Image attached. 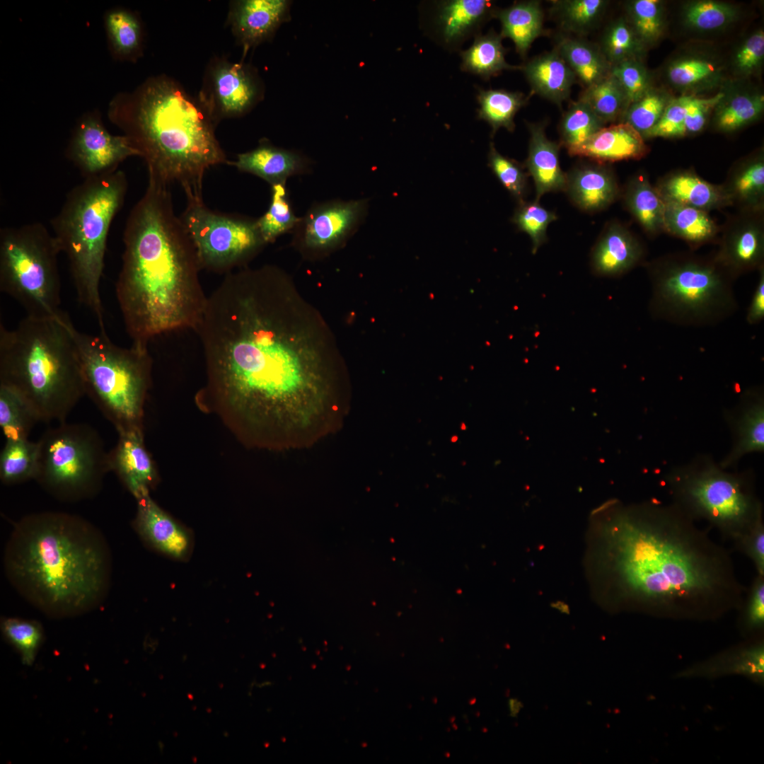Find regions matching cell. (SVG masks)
Masks as SVG:
<instances>
[{"instance_id":"6da1fadb","label":"cell","mask_w":764,"mask_h":764,"mask_svg":"<svg viewBox=\"0 0 764 764\" xmlns=\"http://www.w3.org/2000/svg\"><path fill=\"white\" fill-rule=\"evenodd\" d=\"M195 331L207 374L196 400L242 442L299 447L333 424L344 362L328 323L284 270L266 265L225 274Z\"/></svg>"},{"instance_id":"7a4b0ae2","label":"cell","mask_w":764,"mask_h":764,"mask_svg":"<svg viewBox=\"0 0 764 764\" xmlns=\"http://www.w3.org/2000/svg\"><path fill=\"white\" fill-rule=\"evenodd\" d=\"M606 599L652 615L706 618L741 607L730 552L672 502L611 503L598 525Z\"/></svg>"},{"instance_id":"3957f363","label":"cell","mask_w":764,"mask_h":764,"mask_svg":"<svg viewBox=\"0 0 764 764\" xmlns=\"http://www.w3.org/2000/svg\"><path fill=\"white\" fill-rule=\"evenodd\" d=\"M115 291L133 343L174 330H196L208 296L187 232L174 211L169 187L149 181L123 233Z\"/></svg>"},{"instance_id":"277c9868","label":"cell","mask_w":764,"mask_h":764,"mask_svg":"<svg viewBox=\"0 0 764 764\" xmlns=\"http://www.w3.org/2000/svg\"><path fill=\"white\" fill-rule=\"evenodd\" d=\"M16 591L48 616H77L98 607L110 589L112 555L103 534L86 519L43 511L15 524L3 558Z\"/></svg>"},{"instance_id":"5b68a950","label":"cell","mask_w":764,"mask_h":764,"mask_svg":"<svg viewBox=\"0 0 764 764\" xmlns=\"http://www.w3.org/2000/svg\"><path fill=\"white\" fill-rule=\"evenodd\" d=\"M108 118L144 161L149 180L178 183L187 199L202 198L210 168L227 163L216 125L197 97L165 74L147 78L134 90L116 93Z\"/></svg>"},{"instance_id":"8992f818","label":"cell","mask_w":764,"mask_h":764,"mask_svg":"<svg viewBox=\"0 0 764 764\" xmlns=\"http://www.w3.org/2000/svg\"><path fill=\"white\" fill-rule=\"evenodd\" d=\"M69 322L62 312L26 316L11 330L0 325V383L18 392L40 422H65L86 395Z\"/></svg>"},{"instance_id":"52a82bcc","label":"cell","mask_w":764,"mask_h":764,"mask_svg":"<svg viewBox=\"0 0 764 764\" xmlns=\"http://www.w3.org/2000/svg\"><path fill=\"white\" fill-rule=\"evenodd\" d=\"M125 173L117 170L83 179L66 195L51 219L53 235L67 257L79 301L96 317L105 332L100 284L112 222L123 206L127 191Z\"/></svg>"},{"instance_id":"ba28073f","label":"cell","mask_w":764,"mask_h":764,"mask_svg":"<svg viewBox=\"0 0 764 764\" xmlns=\"http://www.w3.org/2000/svg\"><path fill=\"white\" fill-rule=\"evenodd\" d=\"M69 328L80 359L86 394L118 433L141 429L151 382L152 360L147 345H115L105 332L91 335Z\"/></svg>"},{"instance_id":"9c48e42d","label":"cell","mask_w":764,"mask_h":764,"mask_svg":"<svg viewBox=\"0 0 764 764\" xmlns=\"http://www.w3.org/2000/svg\"><path fill=\"white\" fill-rule=\"evenodd\" d=\"M648 309L657 320L688 327L712 326L732 316L739 304L734 278L713 258L669 256L649 266Z\"/></svg>"},{"instance_id":"30bf717a","label":"cell","mask_w":764,"mask_h":764,"mask_svg":"<svg viewBox=\"0 0 764 764\" xmlns=\"http://www.w3.org/2000/svg\"><path fill=\"white\" fill-rule=\"evenodd\" d=\"M724 470L703 457L672 470L666 482L674 504L735 545L763 520V505L748 477Z\"/></svg>"},{"instance_id":"8fae6325","label":"cell","mask_w":764,"mask_h":764,"mask_svg":"<svg viewBox=\"0 0 764 764\" xmlns=\"http://www.w3.org/2000/svg\"><path fill=\"white\" fill-rule=\"evenodd\" d=\"M61 253L51 232L40 222L0 230V290L17 301L27 316L55 318L59 309Z\"/></svg>"},{"instance_id":"7c38bea8","label":"cell","mask_w":764,"mask_h":764,"mask_svg":"<svg viewBox=\"0 0 764 764\" xmlns=\"http://www.w3.org/2000/svg\"><path fill=\"white\" fill-rule=\"evenodd\" d=\"M37 444L34 480L48 494L60 501L77 502L100 492L110 471L108 452L92 427L60 422L47 429Z\"/></svg>"},{"instance_id":"4fadbf2b","label":"cell","mask_w":764,"mask_h":764,"mask_svg":"<svg viewBox=\"0 0 764 764\" xmlns=\"http://www.w3.org/2000/svg\"><path fill=\"white\" fill-rule=\"evenodd\" d=\"M180 218L202 270L226 274L245 267L266 244L257 219L212 210L202 198L187 199Z\"/></svg>"},{"instance_id":"5bb4252c","label":"cell","mask_w":764,"mask_h":764,"mask_svg":"<svg viewBox=\"0 0 764 764\" xmlns=\"http://www.w3.org/2000/svg\"><path fill=\"white\" fill-rule=\"evenodd\" d=\"M261 93L259 79L252 67L214 57L206 67L197 97L217 125L223 120L247 113Z\"/></svg>"},{"instance_id":"9a60e30c","label":"cell","mask_w":764,"mask_h":764,"mask_svg":"<svg viewBox=\"0 0 764 764\" xmlns=\"http://www.w3.org/2000/svg\"><path fill=\"white\" fill-rule=\"evenodd\" d=\"M66 158L84 179L100 177L118 169L127 158L139 156L125 135L111 134L98 109L79 117L65 149Z\"/></svg>"},{"instance_id":"2e32d148","label":"cell","mask_w":764,"mask_h":764,"mask_svg":"<svg viewBox=\"0 0 764 764\" xmlns=\"http://www.w3.org/2000/svg\"><path fill=\"white\" fill-rule=\"evenodd\" d=\"M368 209L366 199H333L313 204L293 231L303 252L323 254L342 245L359 228Z\"/></svg>"},{"instance_id":"e0dca14e","label":"cell","mask_w":764,"mask_h":764,"mask_svg":"<svg viewBox=\"0 0 764 764\" xmlns=\"http://www.w3.org/2000/svg\"><path fill=\"white\" fill-rule=\"evenodd\" d=\"M288 1L239 0L231 1L227 23L236 42L248 50L269 40L287 19Z\"/></svg>"},{"instance_id":"ac0fdd59","label":"cell","mask_w":764,"mask_h":764,"mask_svg":"<svg viewBox=\"0 0 764 764\" xmlns=\"http://www.w3.org/2000/svg\"><path fill=\"white\" fill-rule=\"evenodd\" d=\"M113 471L137 499L149 494L157 480L156 470L145 448L142 431L133 429L119 433L116 446L108 452Z\"/></svg>"},{"instance_id":"d6986e66","label":"cell","mask_w":764,"mask_h":764,"mask_svg":"<svg viewBox=\"0 0 764 764\" xmlns=\"http://www.w3.org/2000/svg\"><path fill=\"white\" fill-rule=\"evenodd\" d=\"M493 4L488 0H448L437 3L433 17L438 41L447 48H456L465 40L477 35L480 27L494 16Z\"/></svg>"},{"instance_id":"ffe728a7","label":"cell","mask_w":764,"mask_h":764,"mask_svg":"<svg viewBox=\"0 0 764 764\" xmlns=\"http://www.w3.org/2000/svg\"><path fill=\"white\" fill-rule=\"evenodd\" d=\"M134 526L141 538L155 550L174 558L190 552V534L146 495L137 499Z\"/></svg>"},{"instance_id":"44dd1931","label":"cell","mask_w":764,"mask_h":764,"mask_svg":"<svg viewBox=\"0 0 764 764\" xmlns=\"http://www.w3.org/2000/svg\"><path fill=\"white\" fill-rule=\"evenodd\" d=\"M736 414L731 416L734 444L729 454L719 464L726 469L735 465L747 453L764 450V397L761 388L746 390Z\"/></svg>"},{"instance_id":"7402d4cb","label":"cell","mask_w":764,"mask_h":764,"mask_svg":"<svg viewBox=\"0 0 764 764\" xmlns=\"http://www.w3.org/2000/svg\"><path fill=\"white\" fill-rule=\"evenodd\" d=\"M231 164L241 172L263 179L271 186L286 185L289 178L309 170V163L304 157L265 141L253 150L238 154Z\"/></svg>"},{"instance_id":"603a6c76","label":"cell","mask_w":764,"mask_h":764,"mask_svg":"<svg viewBox=\"0 0 764 764\" xmlns=\"http://www.w3.org/2000/svg\"><path fill=\"white\" fill-rule=\"evenodd\" d=\"M644 257L640 243L623 226L610 225L591 252L594 272L601 277H618L637 265Z\"/></svg>"},{"instance_id":"cb8c5ba5","label":"cell","mask_w":764,"mask_h":764,"mask_svg":"<svg viewBox=\"0 0 764 764\" xmlns=\"http://www.w3.org/2000/svg\"><path fill=\"white\" fill-rule=\"evenodd\" d=\"M647 151L643 137L630 125L622 122L602 127L585 143L568 153L603 163L639 159Z\"/></svg>"},{"instance_id":"d4e9b609","label":"cell","mask_w":764,"mask_h":764,"mask_svg":"<svg viewBox=\"0 0 764 764\" xmlns=\"http://www.w3.org/2000/svg\"><path fill=\"white\" fill-rule=\"evenodd\" d=\"M573 203L586 212L607 207L618 195L613 174L601 166L586 165L566 174L565 190Z\"/></svg>"},{"instance_id":"484cf974","label":"cell","mask_w":764,"mask_h":764,"mask_svg":"<svg viewBox=\"0 0 764 764\" xmlns=\"http://www.w3.org/2000/svg\"><path fill=\"white\" fill-rule=\"evenodd\" d=\"M528 128L531 137L526 164L535 183L538 201L547 192L565 190L566 174L560 166L559 145L547 137L544 127L529 124Z\"/></svg>"},{"instance_id":"4316f807","label":"cell","mask_w":764,"mask_h":764,"mask_svg":"<svg viewBox=\"0 0 764 764\" xmlns=\"http://www.w3.org/2000/svg\"><path fill=\"white\" fill-rule=\"evenodd\" d=\"M103 25L111 57L120 62H137L144 54V29L139 15L127 8L105 11Z\"/></svg>"},{"instance_id":"83f0119b","label":"cell","mask_w":764,"mask_h":764,"mask_svg":"<svg viewBox=\"0 0 764 764\" xmlns=\"http://www.w3.org/2000/svg\"><path fill=\"white\" fill-rule=\"evenodd\" d=\"M764 240L761 229L743 224L731 231L714 257L734 279L738 275L763 267Z\"/></svg>"},{"instance_id":"f1b7e54d","label":"cell","mask_w":764,"mask_h":764,"mask_svg":"<svg viewBox=\"0 0 764 764\" xmlns=\"http://www.w3.org/2000/svg\"><path fill=\"white\" fill-rule=\"evenodd\" d=\"M522 70L535 93L558 105L569 97L576 79L557 50L533 59Z\"/></svg>"},{"instance_id":"f546056e","label":"cell","mask_w":764,"mask_h":764,"mask_svg":"<svg viewBox=\"0 0 764 764\" xmlns=\"http://www.w3.org/2000/svg\"><path fill=\"white\" fill-rule=\"evenodd\" d=\"M501 23L502 37L510 38L517 52L524 57L543 30V13L539 2L520 1L511 6L495 10Z\"/></svg>"},{"instance_id":"4dcf8cb0","label":"cell","mask_w":764,"mask_h":764,"mask_svg":"<svg viewBox=\"0 0 764 764\" xmlns=\"http://www.w3.org/2000/svg\"><path fill=\"white\" fill-rule=\"evenodd\" d=\"M659 192L664 200L704 211L727 202V195L721 189L689 173L671 175L664 181Z\"/></svg>"},{"instance_id":"1f68e13d","label":"cell","mask_w":764,"mask_h":764,"mask_svg":"<svg viewBox=\"0 0 764 764\" xmlns=\"http://www.w3.org/2000/svg\"><path fill=\"white\" fill-rule=\"evenodd\" d=\"M502 39V36L493 30L475 36L470 47L461 52V70L487 79L505 69H520L506 62V50Z\"/></svg>"},{"instance_id":"d6a6232c","label":"cell","mask_w":764,"mask_h":764,"mask_svg":"<svg viewBox=\"0 0 764 764\" xmlns=\"http://www.w3.org/2000/svg\"><path fill=\"white\" fill-rule=\"evenodd\" d=\"M556 50L586 88L610 73V64L601 50L588 42L562 38Z\"/></svg>"},{"instance_id":"836d02e7","label":"cell","mask_w":764,"mask_h":764,"mask_svg":"<svg viewBox=\"0 0 764 764\" xmlns=\"http://www.w3.org/2000/svg\"><path fill=\"white\" fill-rule=\"evenodd\" d=\"M664 202V228L672 234L699 245L716 233L715 224L705 211L672 201Z\"/></svg>"},{"instance_id":"e575fe53","label":"cell","mask_w":764,"mask_h":764,"mask_svg":"<svg viewBox=\"0 0 764 764\" xmlns=\"http://www.w3.org/2000/svg\"><path fill=\"white\" fill-rule=\"evenodd\" d=\"M477 100L480 105L478 117L487 122L492 128V134H494L501 127L509 132L514 129V117L527 98L519 92L479 88Z\"/></svg>"},{"instance_id":"d590c367","label":"cell","mask_w":764,"mask_h":764,"mask_svg":"<svg viewBox=\"0 0 764 764\" xmlns=\"http://www.w3.org/2000/svg\"><path fill=\"white\" fill-rule=\"evenodd\" d=\"M625 202L630 212L649 233L664 228L665 202L659 192L642 177L629 184Z\"/></svg>"},{"instance_id":"8d00e7d4","label":"cell","mask_w":764,"mask_h":764,"mask_svg":"<svg viewBox=\"0 0 764 764\" xmlns=\"http://www.w3.org/2000/svg\"><path fill=\"white\" fill-rule=\"evenodd\" d=\"M38 456L37 441L8 439L0 455V479L11 485L34 479Z\"/></svg>"},{"instance_id":"74e56055","label":"cell","mask_w":764,"mask_h":764,"mask_svg":"<svg viewBox=\"0 0 764 764\" xmlns=\"http://www.w3.org/2000/svg\"><path fill=\"white\" fill-rule=\"evenodd\" d=\"M720 66L712 59L698 55L685 56L668 65L666 76L674 87L684 90L705 88L717 83Z\"/></svg>"},{"instance_id":"f35d334b","label":"cell","mask_w":764,"mask_h":764,"mask_svg":"<svg viewBox=\"0 0 764 764\" xmlns=\"http://www.w3.org/2000/svg\"><path fill=\"white\" fill-rule=\"evenodd\" d=\"M39 419L16 390L0 383V426L6 440L28 439Z\"/></svg>"},{"instance_id":"ab89813d","label":"cell","mask_w":764,"mask_h":764,"mask_svg":"<svg viewBox=\"0 0 764 764\" xmlns=\"http://www.w3.org/2000/svg\"><path fill=\"white\" fill-rule=\"evenodd\" d=\"M579 100L584 103L603 124L623 116L629 106L622 88L610 73L586 87Z\"/></svg>"},{"instance_id":"60d3db41","label":"cell","mask_w":764,"mask_h":764,"mask_svg":"<svg viewBox=\"0 0 764 764\" xmlns=\"http://www.w3.org/2000/svg\"><path fill=\"white\" fill-rule=\"evenodd\" d=\"M299 219L294 212L286 185L271 186L269 207L262 216L257 219V224L265 243L274 242L281 235L293 231Z\"/></svg>"},{"instance_id":"b9f144b4","label":"cell","mask_w":764,"mask_h":764,"mask_svg":"<svg viewBox=\"0 0 764 764\" xmlns=\"http://www.w3.org/2000/svg\"><path fill=\"white\" fill-rule=\"evenodd\" d=\"M738 16L734 5L722 1L702 0L687 4L683 11L685 24L702 32L722 29L733 23Z\"/></svg>"},{"instance_id":"7bdbcfd3","label":"cell","mask_w":764,"mask_h":764,"mask_svg":"<svg viewBox=\"0 0 764 764\" xmlns=\"http://www.w3.org/2000/svg\"><path fill=\"white\" fill-rule=\"evenodd\" d=\"M604 124L582 101L572 104L560 125L561 142L570 151L585 143Z\"/></svg>"},{"instance_id":"ee69618b","label":"cell","mask_w":764,"mask_h":764,"mask_svg":"<svg viewBox=\"0 0 764 764\" xmlns=\"http://www.w3.org/2000/svg\"><path fill=\"white\" fill-rule=\"evenodd\" d=\"M763 108V95L737 94L719 106L716 114L717 126L726 132L738 129L756 120Z\"/></svg>"},{"instance_id":"f6af8a7d","label":"cell","mask_w":764,"mask_h":764,"mask_svg":"<svg viewBox=\"0 0 764 764\" xmlns=\"http://www.w3.org/2000/svg\"><path fill=\"white\" fill-rule=\"evenodd\" d=\"M642 44L630 23L619 19L607 29L602 40L601 52L613 66L625 60L638 59Z\"/></svg>"},{"instance_id":"bcb514c9","label":"cell","mask_w":764,"mask_h":764,"mask_svg":"<svg viewBox=\"0 0 764 764\" xmlns=\"http://www.w3.org/2000/svg\"><path fill=\"white\" fill-rule=\"evenodd\" d=\"M607 1L603 0H565L555 3L562 26L574 33H586L598 21Z\"/></svg>"},{"instance_id":"7dc6e473","label":"cell","mask_w":764,"mask_h":764,"mask_svg":"<svg viewBox=\"0 0 764 764\" xmlns=\"http://www.w3.org/2000/svg\"><path fill=\"white\" fill-rule=\"evenodd\" d=\"M1 627L6 639L20 653L23 662L32 664L42 642L41 625L32 620L9 618L2 620Z\"/></svg>"},{"instance_id":"c3c4849f","label":"cell","mask_w":764,"mask_h":764,"mask_svg":"<svg viewBox=\"0 0 764 764\" xmlns=\"http://www.w3.org/2000/svg\"><path fill=\"white\" fill-rule=\"evenodd\" d=\"M630 24L642 43L657 40L664 27L663 6L658 0H635L628 4Z\"/></svg>"},{"instance_id":"681fc988","label":"cell","mask_w":764,"mask_h":764,"mask_svg":"<svg viewBox=\"0 0 764 764\" xmlns=\"http://www.w3.org/2000/svg\"><path fill=\"white\" fill-rule=\"evenodd\" d=\"M670 100L664 93L650 88L628 106L623 122L630 125L644 137L658 122Z\"/></svg>"},{"instance_id":"f907efd6","label":"cell","mask_w":764,"mask_h":764,"mask_svg":"<svg viewBox=\"0 0 764 764\" xmlns=\"http://www.w3.org/2000/svg\"><path fill=\"white\" fill-rule=\"evenodd\" d=\"M557 219L555 214L542 207L537 201L519 202L512 217V221L522 231L531 237L532 253L537 250L546 240L548 225Z\"/></svg>"},{"instance_id":"816d5d0a","label":"cell","mask_w":764,"mask_h":764,"mask_svg":"<svg viewBox=\"0 0 764 764\" xmlns=\"http://www.w3.org/2000/svg\"><path fill=\"white\" fill-rule=\"evenodd\" d=\"M610 74L620 84L629 105L650 89L647 71L638 59L625 60L611 66Z\"/></svg>"},{"instance_id":"f5cc1de1","label":"cell","mask_w":764,"mask_h":764,"mask_svg":"<svg viewBox=\"0 0 764 764\" xmlns=\"http://www.w3.org/2000/svg\"><path fill=\"white\" fill-rule=\"evenodd\" d=\"M488 165L502 185L519 202L523 201L526 187V175L521 166L507 158L490 144L488 153Z\"/></svg>"},{"instance_id":"db71d44e","label":"cell","mask_w":764,"mask_h":764,"mask_svg":"<svg viewBox=\"0 0 764 764\" xmlns=\"http://www.w3.org/2000/svg\"><path fill=\"white\" fill-rule=\"evenodd\" d=\"M693 96L671 99L655 126L647 134L649 137H676L685 135V120Z\"/></svg>"},{"instance_id":"11a10c76","label":"cell","mask_w":764,"mask_h":764,"mask_svg":"<svg viewBox=\"0 0 764 764\" xmlns=\"http://www.w3.org/2000/svg\"><path fill=\"white\" fill-rule=\"evenodd\" d=\"M745 594L741 625L748 632L760 630L764 623V575L756 574Z\"/></svg>"},{"instance_id":"9f6ffc18","label":"cell","mask_w":764,"mask_h":764,"mask_svg":"<svg viewBox=\"0 0 764 764\" xmlns=\"http://www.w3.org/2000/svg\"><path fill=\"white\" fill-rule=\"evenodd\" d=\"M764 59V33L759 30L751 35L736 50L734 64L741 74L755 72Z\"/></svg>"},{"instance_id":"6f0895ef","label":"cell","mask_w":764,"mask_h":764,"mask_svg":"<svg viewBox=\"0 0 764 764\" xmlns=\"http://www.w3.org/2000/svg\"><path fill=\"white\" fill-rule=\"evenodd\" d=\"M763 190L764 163L761 160L746 166L734 180V192L743 200L756 199L762 195Z\"/></svg>"},{"instance_id":"680465c9","label":"cell","mask_w":764,"mask_h":764,"mask_svg":"<svg viewBox=\"0 0 764 764\" xmlns=\"http://www.w3.org/2000/svg\"><path fill=\"white\" fill-rule=\"evenodd\" d=\"M734 547L751 559L757 574L764 575L763 520L759 521Z\"/></svg>"},{"instance_id":"91938a15","label":"cell","mask_w":764,"mask_h":764,"mask_svg":"<svg viewBox=\"0 0 764 764\" xmlns=\"http://www.w3.org/2000/svg\"><path fill=\"white\" fill-rule=\"evenodd\" d=\"M723 93L710 98L695 97L688 110L685 120V131L687 134H695L701 131L708 117L710 110L724 98Z\"/></svg>"},{"instance_id":"94428289","label":"cell","mask_w":764,"mask_h":764,"mask_svg":"<svg viewBox=\"0 0 764 764\" xmlns=\"http://www.w3.org/2000/svg\"><path fill=\"white\" fill-rule=\"evenodd\" d=\"M759 278L748 306L746 320L750 325H756L764 318V269H759Z\"/></svg>"}]
</instances>
